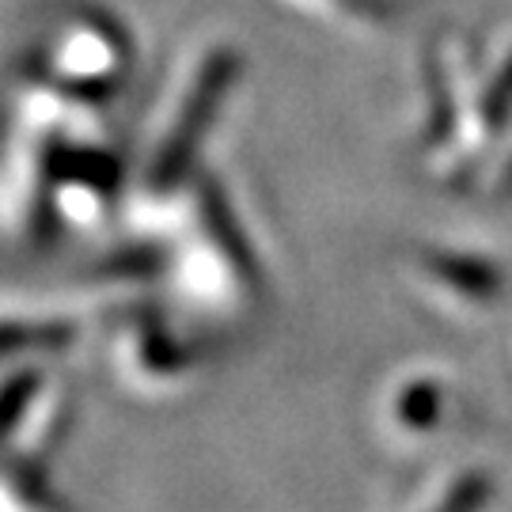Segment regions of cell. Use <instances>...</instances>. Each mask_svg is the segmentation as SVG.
Masks as SVG:
<instances>
[{
	"label": "cell",
	"mask_w": 512,
	"mask_h": 512,
	"mask_svg": "<svg viewBox=\"0 0 512 512\" xmlns=\"http://www.w3.org/2000/svg\"><path fill=\"white\" fill-rule=\"evenodd\" d=\"M224 80H228V73H224V57H209L202 69H198V84H194V92H190V103L183 99L175 126L167 129L164 145H160L156 160H152V179L171 183V179L183 175L186 156H190L194 145H198L194 137H198V129H202V122H205L202 110L213 107V99L220 95Z\"/></svg>",
	"instance_id": "1"
},
{
	"label": "cell",
	"mask_w": 512,
	"mask_h": 512,
	"mask_svg": "<svg viewBox=\"0 0 512 512\" xmlns=\"http://www.w3.org/2000/svg\"><path fill=\"white\" fill-rule=\"evenodd\" d=\"M114 46L118 38L103 31L99 19L76 16V23H69V31L57 38V65L69 76H99L114 61Z\"/></svg>",
	"instance_id": "2"
}]
</instances>
